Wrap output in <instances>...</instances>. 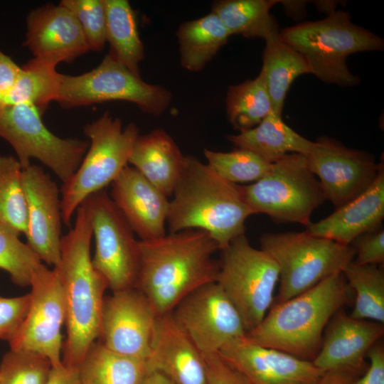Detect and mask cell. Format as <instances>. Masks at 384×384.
Returning <instances> with one entry per match:
<instances>
[{
	"label": "cell",
	"instance_id": "obj_5",
	"mask_svg": "<svg viewBox=\"0 0 384 384\" xmlns=\"http://www.w3.org/2000/svg\"><path fill=\"white\" fill-rule=\"evenodd\" d=\"M282 39L300 53L321 81L351 87L359 78L351 73L347 58L353 53L382 50L383 39L354 24L348 13L333 9L323 19L306 21L280 31Z\"/></svg>",
	"mask_w": 384,
	"mask_h": 384
},
{
	"label": "cell",
	"instance_id": "obj_17",
	"mask_svg": "<svg viewBox=\"0 0 384 384\" xmlns=\"http://www.w3.org/2000/svg\"><path fill=\"white\" fill-rule=\"evenodd\" d=\"M22 181L27 202V244L41 261L56 267L62 238L60 191L51 176L36 165L23 169Z\"/></svg>",
	"mask_w": 384,
	"mask_h": 384
},
{
	"label": "cell",
	"instance_id": "obj_41",
	"mask_svg": "<svg viewBox=\"0 0 384 384\" xmlns=\"http://www.w3.org/2000/svg\"><path fill=\"white\" fill-rule=\"evenodd\" d=\"M207 384H249L246 379L218 353L202 354Z\"/></svg>",
	"mask_w": 384,
	"mask_h": 384
},
{
	"label": "cell",
	"instance_id": "obj_24",
	"mask_svg": "<svg viewBox=\"0 0 384 384\" xmlns=\"http://www.w3.org/2000/svg\"><path fill=\"white\" fill-rule=\"evenodd\" d=\"M184 158L173 138L157 128L139 134L129 163L169 198L181 174Z\"/></svg>",
	"mask_w": 384,
	"mask_h": 384
},
{
	"label": "cell",
	"instance_id": "obj_14",
	"mask_svg": "<svg viewBox=\"0 0 384 384\" xmlns=\"http://www.w3.org/2000/svg\"><path fill=\"white\" fill-rule=\"evenodd\" d=\"M170 313L202 354L218 353L247 334L238 311L215 282L188 294Z\"/></svg>",
	"mask_w": 384,
	"mask_h": 384
},
{
	"label": "cell",
	"instance_id": "obj_10",
	"mask_svg": "<svg viewBox=\"0 0 384 384\" xmlns=\"http://www.w3.org/2000/svg\"><path fill=\"white\" fill-rule=\"evenodd\" d=\"M172 99L166 88L149 84L107 55L100 65L79 75L61 74L56 99L64 108L121 100L136 105L142 112L159 115Z\"/></svg>",
	"mask_w": 384,
	"mask_h": 384
},
{
	"label": "cell",
	"instance_id": "obj_40",
	"mask_svg": "<svg viewBox=\"0 0 384 384\" xmlns=\"http://www.w3.org/2000/svg\"><path fill=\"white\" fill-rule=\"evenodd\" d=\"M355 250L353 262L356 265H381L384 262V230L379 228L363 233L351 244Z\"/></svg>",
	"mask_w": 384,
	"mask_h": 384
},
{
	"label": "cell",
	"instance_id": "obj_29",
	"mask_svg": "<svg viewBox=\"0 0 384 384\" xmlns=\"http://www.w3.org/2000/svg\"><path fill=\"white\" fill-rule=\"evenodd\" d=\"M106 15V41L110 55L130 71L140 75L139 65L144 59L134 12L127 0H103ZM141 76V75H140Z\"/></svg>",
	"mask_w": 384,
	"mask_h": 384
},
{
	"label": "cell",
	"instance_id": "obj_43",
	"mask_svg": "<svg viewBox=\"0 0 384 384\" xmlns=\"http://www.w3.org/2000/svg\"><path fill=\"white\" fill-rule=\"evenodd\" d=\"M369 364L356 384H384V349L379 341L369 350Z\"/></svg>",
	"mask_w": 384,
	"mask_h": 384
},
{
	"label": "cell",
	"instance_id": "obj_44",
	"mask_svg": "<svg viewBox=\"0 0 384 384\" xmlns=\"http://www.w3.org/2000/svg\"><path fill=\"white\" fill-rule=\"evenodd\" d=\"M368 367V366H367ZM363 368H338L324 371L316 384H356Z\"/></svg>",
	"mask_w": 384,
	"mask_h": 384
},
{
	"label": "cell",
	"instance_id": "obj_15",
	"mask_svg": "<svg viewBox=\"0 0 384 384\" xmlns=\"http://www.w3.org/2000/svg\"><path fill=\"white\" fill-rule=\"evenodd\" d=\"M326 200L338 208L363 193L375 181L381 162L372 154L346 147L334 139L321 137L305 155Z\"/></svg>",
	"mask_w": 384,
	"mask_h": 384
},
{
	"label": "cell",
	"instance_id": "obj_1",
	"mask_svg": "<svg viewBox=\"0 0 384 384\" xmlns=\"http://www.w3.org/2000/svg\"><path fill=\"white\" fill-rule=\"evenodd\" d=\"M139 267L135 287L159 316L170 313L188 294L216 282L218 244L207 232L187 229L139 240Z\"/></svg>",
	"mask_w": 384,
	"mask_h": 384
},
{
	"label": "cell",
	"instance_id": "obj_25",
	"mask_svg": "<svg viewBox=\"0 0 384 384\" xmlns=\"http://www.w3.org/2000/svg\"><path fill=\"white\" fill-rule=\"evenodd\" d=\"M227 139L238 149L249 150L270 164L289 154L306 155L314 145L273 111L253 128L229 134Z\"/></svg>",
	"mask_w": 384,
	"mask_h": 384
},
{
	"label": "cell",
	"instance_id": "obj_31",
	"mask_svg": "<svg viewBox=\"0 0 384 384\" xmlns=\"http://www.w3.org/2000/svg\"><path fill=\"white\" fill-rule=\"evenodd\" d=\"M60 60L52 57H34L21 67L18 79L10 92L6 105L29 104L43 114L58 95L61 74L56 70Z\"/></svg>",
	"mask_w": 384,
	"mask_h": 384
},
{
	"label": "cell",
	"instance_id": "obj_39",
	"mask_svg": "<svg viewBox=\"0 0 384 384\" xmlns=\"http://www.w3.org/2000/svg\"><path fill=\"white\" fill-rule=\"evenodd\" d=\"M30 304V294L14 297L0 296V339L9 343L21 326Z\"/></svg>",
	"mask_w": 384,
	"mask_h": 384
},
{
	"label": "cell",
	"instance_id": "obj_27",
	"mask_svg": "<svg viewBox=\"0 0 384 384\" xmlns=\"http://www.w3.org/2000/svg\"><path fill=\"white\" fill-rule=\"evenodd\" d=\"M80 384H141L146 361L117 353L100 341L91 344L78 367Z\"/></svg>",
	"mask_w": 384,
	"mask_h": 384
},
{
	"label": "cell",
	"instance_id": "obj_4",
	"mask_svg": "<svg viewBox=\"0 0 384 384\" xmlns=\"http://www.w3.org/2000/svg\"><path fill=\"white\" fill-rule=\"evenodd\" d=\"M351 289L343 272L274 304L260 324L246 334L252 342L312 361L332 316L348 304Z\"/></svg>",
	"mask_w": 384,
	"mask_h": 384
},
{
	"label": "cell",
	"instance_id": "obj_22",
	"mask_svg": "<svg viewBox=\"0 0 384 384\" xmlns=\"http://www.w3.org/2000/svg\"><path fill=\"white\" fill-rule=\"evenodd\" d=\"M26 29L23 44L34 57L71 62L90 50L75 16L60 4L33 10L27 16Z\"/></svg>",
	"mask_w": 384,
	"mask_h": 384
},
{
	"label": "cell",
	"instance_id": "obj_2",
	"mask_svg": "<svg viewBox=\"0 0 384 384\" xmlns=\"http://www.w3.org/2000/svg\"><path fill=\"white\" fill-rule=\"evenodd\" d=\"M92 229L82 203L74 225L62 236L58 270L65 303L67 338L62 362L77 368L100 335L104 293L107 284L94 267L90 255Z\"/></svg>",
	"mask_w": 384,
	"mask_h": 384
},
{
	"label": "cell",
	"instance_id": "obj_13",
	"mask_svg": "<svg viewBox=\"0 0 384 384\" xmlns=\"http://www.w3.org/2000/svg\"><path fill=\"white\" fill-rule=\"evenodd\" d=\"M30 286L28 309L18 333L9 343L10 348L33 351L47 358L52 366L60 365L66 311L58 270L41 264L33 272Z\"/></svg>",
	"mask_w": 384,
	"mask_h": 384
},
{
	"label": "cell",
	"instance_id": "obj_28",
	"mask_svg": "<svg viewBox=\"0 0 384 384\" xmlns=\"http://www.w3.org/2000/svg\"><path fill=\"white\" fill-rule=\"evenodd\" d=\"M176 36L181 66L191 72H199L227 43L230 34L217 16L210 12L182 23Z\"/></svg>",
	"mask_w": 384,
	"mask_h": 384
},
{
	"label": "cell",
	"instance_id": "obj_3",
	"mask_svg": "<svg viewBox=\"0 0 384 384\" xmlns=\"http://www.w3.org/2000/svg\"><path fill=\"white\" fill-rule=\"evenodd\" d=\"M171 196L166 220L169 233L203 230L220 250L245 235L246 219L253 214L241 186L223 178L192 156H185Z\"/></svg>",
	"mask_w": 384,
	"mask_h": 384
},
{
	"label": "cell",
	"instance_id": "obj_18",
	"mask_svg": "<svg viewBox=\"0 0 384 384\" xmlns=\"http://www.w3.org/2000/svg\"><path fill=\"white\" fill-rule=\"evenodd\" d=\"M218 353L249 384H316L324 372L312 361L260 346L246 336L228 343Z\"/></svg>",
	"mask_w": 384,
	"mask_h": 384
},
{
	"label": "cell",
	"instance_id": "obj_9",
	"mask_svg": "<svg viewBox=\"0 0 384 384\" xmlns=\"http://www.w3.org/2000/svg\"><path fill=\"white\" fill-rule=\"evenodd\" d=\"M220 251L215 282L238 311L248 333L260 324L274 302L279 267L268 253L252 247L245 235Z\"/></svg>",
	"mask_w": 384,
	"mask_h": 384
},
{
	"label": "cell",
	"instance_id": "obj_6",
	"mask_svg": "<svg viewBox=\"0 0 384 384\" xmlns=\"http://www.w3.org/2000/svg\"><path fill=\"white\" fill-rule=\"evenodd\" d=\"M88 149L78 169L60 188L63 223L70 227L78 208L90 195L104 190L127 166L139 129L134 123L124 127L109 112L86 124Z\"/></svg>",
	"mask_w": 384,
	"mask_h": 384
},
{
	"label": "cell",
	"instance_id": "obj_35",
	"mask_svg": "<svg viewBox=\"0 0 384 384\" xmlns=\"http://www.w3.org/2000/svg\"><path fill=\"white\" fill-rule=\"evenodd\" d=\"M203 154L212 169L223 178L236 184L258 181L271 166L256 154L242 149L229 152L204 149Z\"/></svg>",
	"mask_w": 384,
	"mask_h": 384
},
{
	"label": "cell",
	"instance_id": "obj_21",
	"mask_svg": "<svg viewBox=\"0 0 384 384\" xmlns=\"http://www.w3.org/2000/svg\"><path fill=\"white\" fill-rule=\"evenodd\" d=\"M146 364L148 372H159L174 384H207L202 353L171 313L158 316Z\"/></svg>",
	"mask_w": 384,
	"mask_h": 384
},
{
	"label": "cell",
	"instance_id": "obj_8",
	"mask_svg": "<svg viewBox=\"0 0 384 384\" xmlns=\"http://www.w3.org/2000/svg\"><path fill=\"white\" fill-rule=\"evenodd\" d=\"M241 187L253 214H265L277 223L306 226L313 211L326 201L319 181L301 154L285 155L271 164L260 179Z\"/></svg>",
	"mask_w": 384,
	"mask_h": 384
},
{
	"label": "cell",
	"instance_id": "obj_19",
	"mask_svg": "<svg viewBox=\"0 0 384 384\" xmlns=\"http://www.w3.org/2000/svg\"><path fill=\"white\" fill-rule=\"evenodd\" d=\"M111 185L112 200L140 240L166 234L168 197L138 170L127 166Z\"/></svg>",
	"mask_w": 384,
	"mask_h": 384
},
{
	"label": "cell",
	"instance_id": "obj_32",
	"mask_svg": "<svg viewBox=\"0 0 384 384\" xmlns=\"http://www.w3.org/2000/svg\"><path fill=\"white\" fill-rule=\"evenodd\" d=\"M342 272L355 293L350 316L384 324V272L381 267L356 265L352 261Z\"/></svg>",
	"mask_w": 384,
	"mask_h": 384
},
{
	"label": "cell",
	"instance_id": "obj_11",
	"mask_svg": "<svg viewBox=\"0 0 384 384\" xmlns=\"http://www.w3.org/2000/svg\"><path fill=\"white\" fill-rule=\"evenodd\" d=\"M41 116L32 105L8 106L0 114V137L13 147L23 169L31 164V159H38L64 183L78 169L89 142L56 136L46 127Z\"/></svg>",
	"mask_w": 384,
	"mask_h": 384
},
{
	"label": "cell",
	"instance_id": "obj_34",
	"mask_svg": "<svg viewBox=\"0 0 384 384\" xmlns=\"http://www.w3.org/2000/svg\"><path fill=\"white\" fill-rule=\"evenodd\" d=\"M22 171L17 158L0 156V223L19 235H25L28 220Z\"/></svg>",
	"mask_w": 384,
	"mask_h": 384
},
{
	"label": "cell",
	"instance_id": "obj_30",
	"mask_svg": "<svg viewBox=\"0 0 384 384\" xmlns=\"http://www.w3.org/2000/svg\"><path fill=\"white\" fill-rule=\"evenodd\" d=\"M274 0H222L213 3L214 13L230 33L246 38H268L280 33L270 13Z\"/></svg>",
	"mask_w": 384,
	"mask_h": 384
},
{
	"label": "cell",
	"instance_id": "obj_42",
	"mask_svg": "<svg viewBox=\"0 0 384 384\" xmlns=\"http://www.w3.org/2000/svg\"><path fill=\"white\" fill-rule=\"evenodd\" d=\"M21 67L0 50V114L21 72Z\"/></svg>",
	"mask_w": 384,
	"mask_h": 384
},
{
	"label": "cell",
	"instance_id": "obj_26",
	"mask_svg": "<svg viewBox=\"0 0 384 384\" xmlns=\"http://www.w3.org/2000/svg\"><path fill=\"white\" fill-rule=\"evenodd\" d=\"M259 75L270 95L272 111L282 115L288 90L299 75L311 73L306 58L284 41L280 33L265 41Z\"/></svg>",
	"mask_w": 384,
	"mask_h": 384
},
{
	"label": "cell",
	"instance_id": "obj_37",
	"mask_svg": "<svg viewBox=\"0 0 384 384\" xmlns=\"http://www.w3.org/2000/svg\"><path fill=\"white\" fill-rule=\"evenodd\" d=\"M51 367L39 353L10 348L0 363V384H46Z\"/></svg>",
	"mask_w": 384,
	"mask_h": 384
},
{
	"label": "cell",
	"instance_id": "obj_23",
	"mask_svg": "<svg viewBox=\"0 0 384 384\" xmlns=\"http://www.w3.org/2000/svg\"><path fill=\"white\" fill-rule=\"evenodd\" d=\"M383 218L384 166L381 162L368 188L326 218L309 223L305 230L314 236L351 245L361 235L380 228Z\"/></svg>",
	"mask_w": 384,
	"mask_h": 384
},
{
	"label": "cell",
	"instance_id": "obj_36",
	"mask_svg": "<svg viewBox=\"0 0 384 384\" xmlns=\"http://www.w3.org/2000/svg\"><path fill=\"white\" fill-rule=\"evenodd\" d=\"M19 234L0 223V269L6 272L14 284L30 286L32 274L42 263Z\"/></svg>",
	"mask_w": 384,
	"mask_h": 384
},
{
	"label": "cell",
	"instance_id": "obj_20",
	"mask_svg": "<svg viewBox=\"0 0 384 384\" xmlns=\"http://www.w3.org/2000/svg\"><path fill=\"white\" fill-rule=\"evenodd\" d=\"M383 334L384 324L353 318L341 309L327 324L312 363L323 371L366 368L368 352Z\"/></svg>",
	"mask_w": 384,
	"mask_h": 384
},
{
	"label": "cell",
	"instance_id": "obj_45",
	"mask_svg": "<svg viewBox=\"0 0 384 384\" xmlns=\"http://www.w3.org/2000/svg\"><path fill=\"white\" fill-rule=\"evenodd\" d=\"M46 384H80L78 370L63 362L52 366Z\"/></svg>",
	"mask_w": 384,
	"mask_h": 384
},
{
	"label": "cell",
	"instance_id": "obj_12",
	"mask_svg": "<svg viewBox=\"0 0 384 384\" xmlns=\"http://www.w3.org/2000/svg\"><path fill=\"white\" fill-rule=\"evenodd\" d=\"M82 203L95 237L94 267L112 292L134 287L139 252L133 230L105 190L90 195Z\"/></svg>",
	"mask_w": 384,
	"mask_h": 384
},
{
	"label": "cell",
	"instance_id": "obj_38",
	"mask_svg": "<svg viewBox=\"0 0 384 384\" xmlns=\"http://www.w3.org/2000/svg\"><path fill=\"white\" fill-rule=\"evenodd\" d=\"M60 4L75 16L90 50L102 51L107 42L103 0H63Z\"/></svg>",
	"mask_w": 384,
	"mask_h": 384
},
{
	"label": "cell",
	"instance_id": "obj_7",
	"mask_svg": "<svg viewBox=\"0 0 384 384\" xmlns=\"http://www.w3.org/2000/svg\"><path fill=\"white\" fill-rule=\"evenodd\" d=\"M262 250L276 262L279 288L274 304L288 300L329 276L342 272L355 256L351 245L303 232L267 233Z\"/></svg>",
	"mask_w": 384,
	"mask_h": 384
},
{
	"label": "cell",
	"instance_id": "obj_16",
	"mask_svg": "<svg viewBox=\"0 0 384 384\" xmlns=\"http://www.w3.org/2000/svg\"><path fill=\"white\" fill-rule=\"evenodd\" d=\"M158 316L136 287L114 292L104 299L100 341L117 353L146 361Z\"/></svg>",
	"mask_w": 384,
	"mask_h": 384
},
{
	"label": "cell",
	"instance_id": "obj_33",
	"mask_svg": "<svg viewBox=\"0 0 384 384\" xmlns=\"http://www.w3.org/2000/svg\"><path fill=\"white\" fill-rule=\"evenodd\" d=\"M225 102L228 119L239 132L253 128L272 112L270 95L259 75L230 86Z\"/></svg>",
	"mask_w": 384,
	"mask_h": 384
},
{
	"label": "cell",
	"instance_id": "obj_46",
	"mask_svg": "<svg viewBox=\"0 0 384 384\" xmlns=\"http://www.w3.org/2000/svg\"><path fill=\"white\" fill-rule=\"evenodd\" d=\"M141 384H174L167 377L157 371L146 373Z\"/></svg>",
	"mask_w": 384,
	"mask_h": 384
}]
</instances>
